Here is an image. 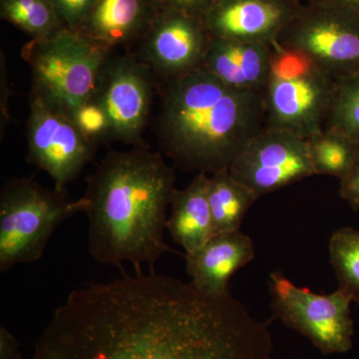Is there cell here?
<instances>
[{
    "label": "cell",
    "instance_id": "cell-1",
    "mask_svg": "<svg viewBox=\"0 0 359 359\" xmlns=\"http://www.w3.org/2000/svg\"><path fill=\"white\" fill-rule=\"evenodd\" d=\"M268 325L231 295L156 271L72 290L32 359H271Z\"/></svg>",
    "mask_w": 359,
    "mask_h": 359
},
{
    "label": "cell",
    "instance_id": "cell-2",
    "mask_svg": "<svg viewBox=\"0 0 359 359\" xmlns=\"http://www.w3.org/2000/svg\"><path fill=\"white\" fill-rule=\"evenodd\" d=\"M83 199L88 250L101 264H133L136 273L171 248L165 242L168 209L176 192L174 168L145 147L111 151L86 178Z\"/></svg>",
    "mask_w": 359,
    "mask_h": 359
},
{
    "label": "cell",
    "instance_id": "cell-3",
    "mask_svg": "<svg viewBox=\"0 0 359 359\" xmlns=\"http://www.w3.org/2000/svg\"><path fill=\"white\" fill-rule=\"evenodd\" d=\"M156 133L162 153L186 171L230 169L266 126L263 93L231 88L204 69L158 85Z\"/></svg>",
    "mask_w": 359,
    "mask_h": 359
},
{
    "label": "cell",
    "instance_id": "cell-4",
    "mask_svg": "<svg viewBox=\"0 0 359 359\" xmlns=\"http://www.w3.org/2000/svg\"><path fill=\"white\" fill-rule=\"evenodd\" d=\"M112 51L65 27L45 39H32L21 57L32 72L30 93L71 120L95 91Z\"/></svg>",
    "mask_w": 359,
    "mask_h": 359
},
{
    "label": "cell",
    "instance_id": "cell-5",
    "mask_svg": "<svg viewBox=\"0 0 359 359\" xmlns=\"http://www.w3.org/2000/svg\"><path fill=\"white\" fill-rule=\"evenodd\" d=\"M337 78L302 52L271 44V69L264 90L266 127L308 140L325 129Z\"/></svg>",
    "mask_w": 359,
    "mask_h": 359
},
{
    "label": "cell",
    "instance_id": "cell-6",
    "mask_svg": "<svg viewBox=\"0 0 359 359\" xmlns=\"http://www.w3.org/2000/svg\"><path fill=\"white\" fill-rule=\"evenodd\" d=\"M85 208L83 198L68 200L66 192L32 179L6 182L0 195V271L41 259L56 229Z\"/></svg>",
    "mask_w": 359,
    "mask_h": 359
},
{
    "label": "cell",
    "instance_id": "cell-7",
    "mask_svg": "<svg viewBox=\"0 0 359 359\" xmlns=\"http://www.w3.org/2000/svg\"><path fill=\"white\" fill-rule=\"evenodd\" d=\"M269 292L273 316L308 339L323 355L344 354L353 348V302L344 290L316 294L273 271L269 275Z\"/></svg>",
    "mask_w": 359,
    "mask_h": 359
},
{
    "label": "cell",
    "instance_id": "cell-8",
    "mask_svg": "<svg viewBox=\"0 0 359 359\" xmlns=\"http://www.w3.org/2000/svg\"><path fill=\"white\" fill-rule=\"evenodd\" d=\"M276 42L302 52L337 79L359 73V14L344 7L302 4Z\"/></svg>",
    "mask_w": 359,
    "mask_h": 359
},
{
    "label": "cell",
    "instance_id": "cell-9",
    "mask_svg": "<svg viewBox=\"0 0 359 359\" xmlns=\"http://www.w3.org/2000/svg\"><path fill=\"white\" fill-rule=\"evenodd\" d=\"M154 73L133 52L110 54L90 100L100 108L107 122V143L120 141L145 147L143 134L158 91Z\"/></svg>",
    "mask_w": 359,
    "mask_h": 359
},
{
    "label": "cell",
    "instance_id": "cell-10",
    "mask_svg": "<svg viewBox=\"0 0 359 359\" xmlns=\"http://www.w3.org/2000/svg\"><path fill=\"white\" fill-rule=\"evenodd\" d=\"M97 147L73 120L29 94L27 162L46 172L56 190L66 192V187L94 159Z\"/></svg>",
    "mask_w": 359,
    "mask_h": 359
},
{
    "label": "cell",
    "instance_id": "cell-11",
    "mask_svg": "<svg viewBox=\"0 0 359 359\" xmlns=\"http://www.w3.org/2000/svg\"><path fill=\"white\" fill-rule=\"evenodd\" d=\"M229 172L259 198L314 176L306 139L266 126L248 141Z\"/></svg>",
    "mask_w": 359,
    "mask_h": 359
},
{
    "label": "cell",
    "instance_id": "cell-12",
    "mask_svg": "<svg viewBox=\"0 0 359 359\" xmlns=\"http://www.w3.org/2000/svg\"><path fill=\"white\" fill-rule=\"evenodd\" d=\"M210 39L204 20L164 7L133 53L163 83L202 69Z\"/></svg>",
    "mask_w": 359,
    "mask_h": 359
},
{
    "label": "cell",
    "instance_id": "cell-13",
    "mask_svg": "<svg viewBox=\"0 0 359 359\" xmlns=\"http://www.w3.org/2000/svg\"><path fill=\"white\" fill-rule=\"evenodd\" d=\"M302 6L299 0H217L203 20L212 37L271 45Z\"/></svg>",
    "mask_w": 359,
    "mask_h": 359
},
{
    "label": "cell",
    "instance_id": "cell-14",
    "mask_svg": "<svg viewBox=\"0 0 359 359\" xmlns=\"http://www.w3.org/2000/svg\"><path fill=\"white\" fill-rule=\"evenodd\" d=\"M161 0H97L76 32L107 50L134 47L159 15Z\"/></svg>",
    "mask_w": 359,
    "mask_h": 359
},
{
    "label": "cell",
    "instance_id": "cell-15",
    "mask_svg": "<svg viewBox=\"0 0 359 359\" xmlns=\"http://www.w3.org/2000/svg\"><path fill=\"white\" fill-rule=\"evenodd\" d=\"M254 242L238 231L218 233L192 254H186L191 285L214 299L229 297V283L238 269L255 259Z\"/></svg>",
    "mask_w": 359,
    "mask_h": 359
},
{
    "label": "cell",
    "instance_id": "cell-16",
    "mask_svg": "<svg viewBox=\"0 0 359 359\" xmlns=\"http://www.w3.org/2000/svg\"><path fill=\"white\" fill-rule=\"evenodd\" d=\"M271 44L211 36L202 69L231 88L264 93L271 69Z\"/></svg>",
    "mask_w": 359,
    "mask_h": 359
},
{
    "label": "cell",
    "instance_id": "cell-17",
    "mask_svg": "<svg viewBox=\"0 0 359 359\" xmlns=\"http://www.w3.org/2000/svg\"><path fill=\"white\" fill-rule=\"evenodd\" d=\"M208 184V174L198 173L190 185L176 190L172 198L166 229L186 254L201 249L215 236Z\"/></svg>",
    "mask_w": 359,
    "mask_h": 359
},
{
    "label": "cell",
    "instance_id": "cell-18",
    "mask_svg": "<svg viewBox=\"0 0 359 359\" xmlns=\"http://www.w3.org/2000/svg\"><path fill=\"white\" fill-rule=\"evenodd\" d=\"M259 197L233 178L229 170L212 174L208 184V200L215 235L238 231L243 219Z\"/></svg>",
    "mask_w": 359,
    "mask_h": 359
},
{
    "label": "cell",
    "instance_id": "cell-19",
    "mask_svg": "<svg viewBox=\"0 0 359 359\" xmlns=\"http://www.w3.org/2000/svg\"><path fill=\"white\" fill-rule=\"evenodd\" d=\"M314 175L341 180L353 168L358 146L346 135L323 129L306 140Z\"/></svg>",
    "mask_w": 359,
    "mask_h": 359
},
{
    "label": "cell",
    "instance_id": "cell-20",
    "mask_svg": "<svg viewBox=\"0 0 359 359\" xmlns=\"http://www.w3.org/2000/svg\"><path fill=\"white\" fill-rule=\"evenodd\" d=\"M0 18L32 39H45L65 28L50 0H0Z\"/></svg>",
    "mask_w": 359,
    "mask_h": 359
},
{
    "label": "cell",
    "instance_id": "cell-21",
    "mask_svg": "<svg viewBox=\"0 0 359 359\" xmlns=\"http://www.w3.org/2000/svg\"><path fill=\"white\" fill-rule=\"evenodd\" d=\"M328 250L339 289L359 304V230L344 226L334 231Z\"/></svg>",
    "mask_w": 359,
    "mask_h": 359
},
{
    "label": "cell",
    "instance_id": "cell-22",
    "mask_svg": "<svg viewBox=\"0 0 359 359\" xmlns=\"http://www.w3.org/2000/svg\"><path fill=\"white\" fill-rule=\"evenodd\" d=\"M325 129L346 135L359 147V73L337 79Z\"/></svg>",
    "mask_w": 359,
    "mask_h": 359
},
{
    "label": "cell",
    "instance_id": "cell-23",
    "mask_svg": "<svg viewBox=\"0 0 359 359\" xmlns=\"http://www.w3.org/2000/svg\"><path fill=\"white\" fill-rule=\"evenodd\" d=\"M97 0H50L65 27L76 30Z\"/></svg>",
    "mask_w": 359,
    "mask_h": 359
},
{
    "label": "cell",
    "instance_id": "cell-24",
    "mask_svg": "<svg viewBox=\"0 0 359 359\" xmlns=\"http://www.w3.org/2000/svg\"><path fill=\"white\" fill-rule=\"evenodd\" d=\"M339 196L354 211H359V149L353 168L339 180Z\"/></svg>",
    "mask_w": 359,
    "mask_h": 359
},
{
    "label": "cell",
    "instance_id": "cell-25",
    "mask_svg": "<svg viewBox=\"0 0 359 359\" xmlns=\"http://www.w3.org/2000/svg\"><path fill=\"white\" fill-rule=\"evenodd\" d=\"M161 1L165 8L175 9L203 20L205 13L217 0H161Z\"/></svg>",
    "mask_w": 359,
    "mask_h": 359
},
{
    "label": "cell",
    "instance_id": "cell-26",
    "mask_svg": "<svg viewBox=\"0 0 359 359\" xmlns=\"http://www.w3.org/2000/svg\"><path fill=\"white\" fill-rule=\"evenodd\" d=\"M1 61H0V129L1 137H4V131L9 121L8 100L11 98V90L9 88L8 79H7V70L6 55L1 52Z\"/></svg>",
    "mask_w": 359,
    "mask_h": 359
},
{
    "label": "cell",
    "instance_id": "cell-27",
    "mask_svg": "<svg viewBox=\"0 0 359 359\" xmlns=\"http://www.w3.org/2000/svg\"><path fill=\"white\" fill-rule=\"evenodd\" d=\"M0 359H22L20 342L6 328H0Z\"/></svg>",
    "mask_w": 359,
    "mask_h": 359
},
{
    "label": "cell",
    "instance_id": "cell-28",
    "mask_svg": "<svg viewBox=\"0 0 359 359\" xmlns=\"http://www.w3.org/2000/svg\"><path fill=\"white\" fill-rule=\"evenodd\" d=\"M313 1H325L339 7L348 9L354 13L359 14V0H313Z\"/></svg>",
    "mask_w": 359,
    "mask_h": 359
},
{
    "label": "cell",
    "instance_id": "cell-29",
    "mask_svg": "<svg viewBox=\"0 0 359 359\" xmlns=\"http://www.w3.org/2000/svg\"><path fill=\"white\" fill-rule=\"evenodd\" d=\"M306 1H313V0H306Z\"/></svg>",
    "mask_w": 359,
    "mask_h": 359
}]
</instances>
